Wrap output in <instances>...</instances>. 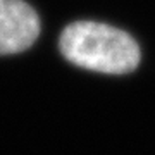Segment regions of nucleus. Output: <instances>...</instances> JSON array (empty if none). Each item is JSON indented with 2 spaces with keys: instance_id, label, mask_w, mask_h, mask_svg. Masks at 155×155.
<instances>
[{
  "instance_id": "nucleus-2",
  "label": "nucleus",
  "mask_w": 155,
  "mask_h": 155,
  "mask_svg": "<svg viewBox=\"0 0 155 155\" xmlns=\"http://www.w3.org/2000/svg\"><path fill=\"white\" fill-rule=\"evenodd\" d=\"M40 35V17L24 0H0V55L29 48Z\"/></svg>"
},
{
  "instance_id": "nucleus-1",
  "label": "nucleus",
  "mask_w": 155,
  "mask_h": 155,
  "mask_svg": "<svg viewBox=\"0 0 155 155\" xmlns=\"http://www.w3.org/2000/svg\"><path fill=\"white\" fill-rule=\"evenodd\" d=\"M61 52L79 67L105 74L136 69L140 47L126 31L95 21H76L61 35Z\"/></svg>"
}]
</instances>
